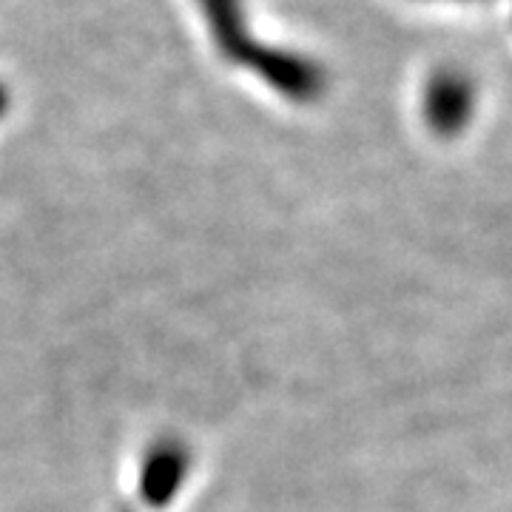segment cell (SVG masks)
Segmentation results:
<instances>
[{
    "instance_id": "obj_1",
    "label": "cell",
    "mask_w": 512,
    "mask_h": 512,
    "mask_svg": "<svg viewBox=\"0 0 512 512\" xmlns=\"http://www.w3.org/2000/svg\"><path fill=\"white\" fill-rule=\"evenodd\" d=\"M211 40L228 63L259 74L276 92L296 103H311L325 94L328 74L302 52L279 49L254 35L242 0H197Z\"/></svg>"
},
{
    "instance_id": "obj_2",
    "label": "cell",
    "mask_w": 512,
    "mask_h": 512,
    "mask_svg": "<svg viewBox=\"0 0 512 512\" xmlns=\"http://www.w3.org/2000/svg\"><path fill=\"white\" fill-rule=\"evenodd\" d=\"M476 83L473 77L461 69H439L430 74L424 94H421V109L424 120L439 134H458L461 128L473 120L476 111Z\"/></svg>"
},
{
    "instance_id": "obj_3",
    "label": "cell",
    "mask_w": 512,
    "mask_h": 512,
    "mask_svg": "<svg viewBox=\"0 0 512 512\" xmlns=\"http://www.w3.org/2000/svg\"><path fill=\"white\" fill-rule=\"evenodd\" d=\"M424 3H478V0H424Z\"/></svg>"
},
{
    "instance_id": "obj_4",
    "label": "cell",
    "mask_w": 512,
    "mask_h": 512,
    "mask_svg": "<svg viewBox=\"0 0 512 512\" xmlns=\"http://www.w3.org/2000/svg\"><path fill=\"white\" fill-rule=\"evenodd\" d=\"M6 109V89H3V86H0V111Z\"/></svg>"
}]
</instances>
